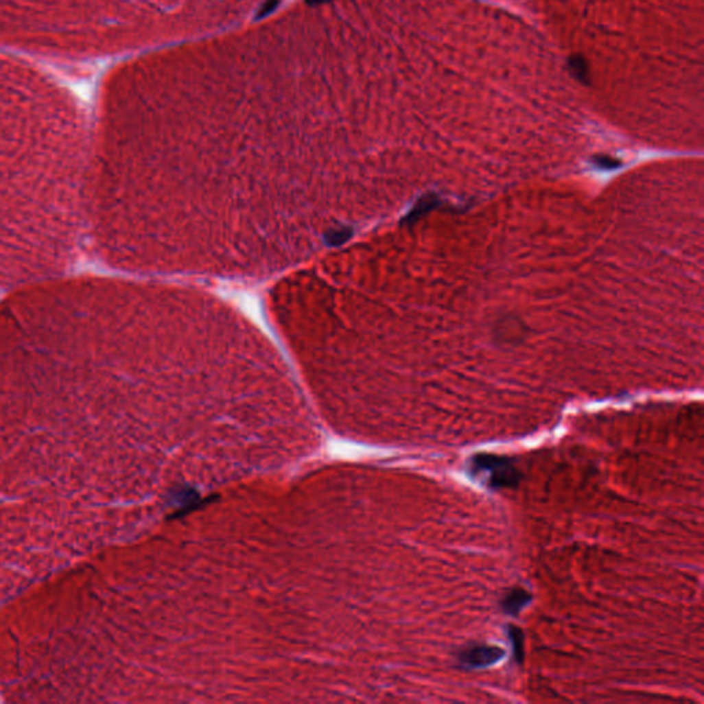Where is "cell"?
<instances>
[{"instance_id": "cell-1", "label": "cell", "mask_w": 704, "mask_h": 704, "mask_svg": "<svg viewBox=\"0 0 704 704\" xmlns=\"http://www.w3.org/2000/svg\"><path fill=\"white\" fill-rule=\"evenodd\" d=\"M469 473L484 483L491 490L515 489L519 486L523 475L516 462L505 456L478 453L468 462Z\"/></svg>"}, {"instance_id": "cell-3", "label": "cell", "mask_w": 704, "mask_h": 704, "mask_svg": "<svg viewBox=\"0 0 704 704\" xmlns=\"http://www.w3.org/2000/svg\"><path fill=\"white\" fill-rule=\"evenodd\" d=\"M531 601L532 596L530 591L521 587H513L504 594L500 601V607L504 613L509 616H517Z\"/></svg>"}, {"instance_id": "cell-2", "label": "cell", "mask_w": 704, "mask_h": 704, "mask_svg": "<svg viewBox=\"0 0 704 704\" xmlns=\"http://www.w3.org/2000/svg\"><path fill=\"white\" fill-rule=\"evenodd\" d=\"M504 656L505 650L500 646L473 644L462 648L457 655V660L461 664V667L467 670H476L490 667L500 661Z\"/></svg>"}, {"instance_id": "cell-4", "label": "cell", "mask_w": 704, "mask_h": 704, "mask_svg": "<svg viewBox=\"0 0 704 704\" xmlns=\"http://www.w3.org/2000/svg\"><path fill=\"white\" fill-rule=\"evenodd\" d=\"M506 631H508V637H509V641L512 645L513 660L516 663L521 664L524 661V634L519 627H516L513 624H509Z\"/></svg>"}]
</instances>
